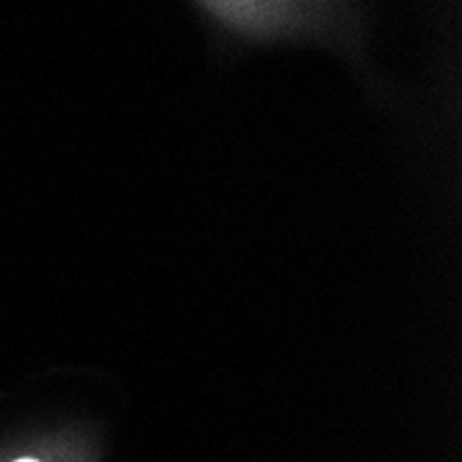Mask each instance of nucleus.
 <instances>
[{
	"label": "nucleus",
	"mask_w": 462,
	"mask_h": 462,
	"mask_svg": "<svg viewBox=\"0 0 462 462\" xmlns=\"http://www.w3.org/2000/svg\"><path fill=\"white\" fill-rule=\"evenodd\" d=\"M17 462H36V459H17Z\"/></svg>",
	"instance_id": "nucleus-1"
}]
</instances>
